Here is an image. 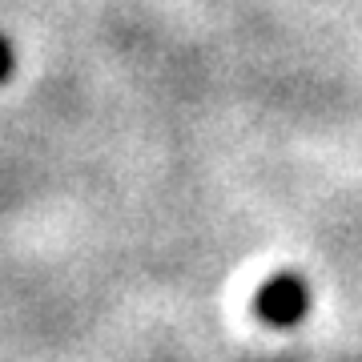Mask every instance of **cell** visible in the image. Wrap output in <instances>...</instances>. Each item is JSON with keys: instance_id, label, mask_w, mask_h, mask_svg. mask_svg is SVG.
<instances>
[{"instance_id": "obj_1", "label": "cell", "mask_w": 362, "mask_h": 362, "mask_svg": "<svg viewBox=\"0 0 362 362\" xmlns=\"http://www.w3.org/2000/svg\"><path fill=\"white\" fill-rule=\"evenodd\" d=\"M310 302H314L310 282L294 270H282L262 282V290L254 294V310L266 326H282L286 330V326H298L310 314Z\"/></svg>"}, {"instance_id": "obj_2", "label": "cell", "mask_w": 362, "mask_h": 362, "mask_svg": "<svg viewBox=\"0 0 362 362\" xmlns=\"http://www.w3.org/2000/svg\"><path fill=\"white\" fill-rule=\"evenodd\" d=\"M13 73H16V49L8 37H0V85L13 77Z\"/></svg>"}]
</instances>
